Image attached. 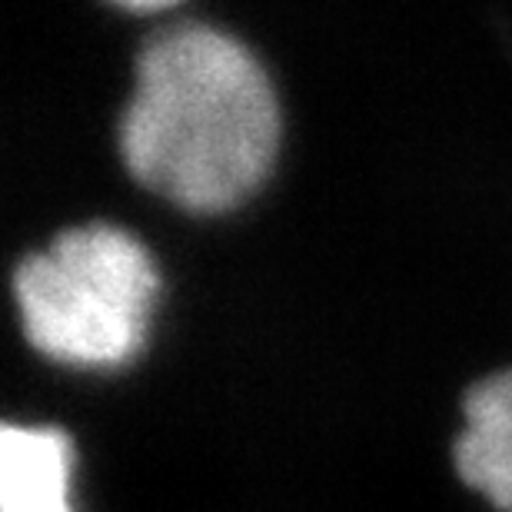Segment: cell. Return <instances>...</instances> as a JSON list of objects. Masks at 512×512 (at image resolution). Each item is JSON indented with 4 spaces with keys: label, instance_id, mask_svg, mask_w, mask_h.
Returning <instances> with one entry per match:
<instances>
[{
    "label": "cell",
    "instance_id": "obj_2",
    "mask_svg": "<svg viewBox=\"0 0 512 512\" xmlns=\"http://www.w3.org/2000/svg\"><path fill=\"white\" fill-rule=\"evenodd\" d=\"M160 300L147 247L114 223L57 233L20 260L14 303L27 343L74 370H120L143 350Z\"/></svg>",
    "mask_w": 512,
    "mask_h": 512
},
{
    "label": "cell",
    "instance_id": "obj_1",
    "mask_svg": "<svg viewBox=\"0 0 512 512\" xmlns=\"http://www.w3.org/2000/svg\"><path fill=\"white\" fill-rule=\"evenodd\" d=\"M117 143L127 170L157 197L190 213H223L270 177L280 100L237 37L173 24L140 50Z\"/></svg>",
    "mask_w": 512,
    "mask_h": 512
},
{
    "label": "cell",
    "instance_id": "obj_4",
    "mask_svg": "<svg viewBox=\"0 0 512 512\" xmlns=\"http://www.w3.org/2000/svg\"><path fill=\"white\" fill-rule=\"evenodd\" d=\"M74 443L57 426L0 429V512H74Z\"/></svg>",
    "mask_w": 512,
    "mask_h": 512
},
{
    "label": "cell",
    "instance_id": "obj_3",
    "mask_svg": "<svg viewBox=\"0 0 512 512\" xmlns=\"http://www.w3.org/2000/svg\"><path fill=\"white\" fill-rule=\"evenodd\" d=\"M456 469L499 512H512V370L486 376L466 393Z\"/></svg>",
    "mask_w": 512,
    "mask_h": 512
}]
</instances>
